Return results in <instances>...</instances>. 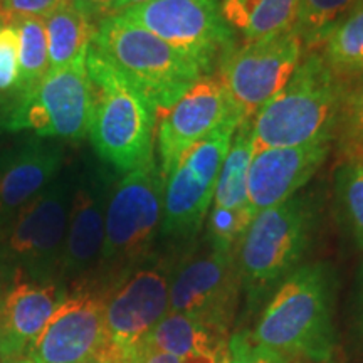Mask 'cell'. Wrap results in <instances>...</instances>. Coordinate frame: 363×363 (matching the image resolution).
<instances>
[{
	"label": "cell",
	"mask_w": 363,
	"mask_h": 363,
	"mask_svg": "<svg viewBox=\"0 0 363 363\" xmlns=\"http://www.w3.org/2000/svg\"><path fill=\"white\" fill-rule=\"evenodd\" d=\"M93 113L88 136L99 160L120 174L155 158L157 110L93 44L86 54Z\"/></svg>",
	"instance_id": "6da1fadb"
},
{
	"label": "cell",
	"mask_w": 363,
	"mask_h": 363,
	"mask_svg": "<svg viewBox=\"0 0 363 363\" xmlns=\"http://www.w3.org/2000/svg\"><path fill=\"white\" fill-rule=\"evenodd\" d=\"M333 278L323 262L299 266L278 286L252 338L283 357L330 362L335 348Z\"/></svg>",
	"instance_id": "7a4b0ae2"
},
{
	"label": "cell",
	"mask_w": 363,
	"mask_h": 363,
	"mask_svg": "<svg viewBox=\"0 0 363 363\" xmlns=\"http://www.w3.org/2000/svg\"><path fill=\"white\" fill-rule=\"evenodd\" d=\"M343 79L320 51L301 57L283 89L252 118L254 152L331 143L337 136Z\"/></svg>",
	"instance_id": "3957f363"
},
{
	"label": "cell",
	"mask_w": 363,
	"mask_h": 363,
	"mask_svg": "<svg viewBox=\"0 0 363 363\" xmlns=\"http://www.w3.org/2000/svg\"><path fill=\"white\" fill-rule=\"evenodd\" d=\"M165 177L157 158L111 185L104 214V244L94 283L101 288L152 259L162 230Z\"/></svg>",
	"instance_id": "277c9868"
},
{
	"label": "cell",
	"mask_w": 363,
	"mask_h": 363,
	"mask_svg": "<svg viewBox=\"0 0 363 363\" xmlns=\"http://www.w3.org/2000/svg\"><path fill=\"white\" fill-rule=\"evenodd\" d=\"M91 44L142 91L157 115L179 101L203 76L195 62L120 13L98 22Z\"/></svg>",
	"instance_id": "5b68a950"
},
{
	"label": "cell",
	"mask_w": 363,
	"mask_h": 363,
	"mask_svg": "<svg viewBox=\"0 0 363 363\" xmlns=\"http://www.w3.org/2000/svg\"><path fill=\"white\" fill-rule=\"evenodd\" d=\"M315 222V207L299 195L254 216L238 249L240 283L249 298L259 299L299 267Z\"/></svg>",
	"instance_id": "8992f818"
},
{
	"label": "cell",
	"mask_w": 363,
	"mask_h": 363,
	"mask_svg": "<svg viewBox=\"0 0 363 363\" xmlns=\"http://www.w3.org/2000/svg\"><path fill=\"white\" fill-rule=\"evenodd\" d=\"M174 264L153 256L104 288V348L98 363H133L170 308Z\"/></svg>",
	"instance_id": "52a82bcc"
},
{
	"label": "cell",
	"mask_w": 363,
	"mask_h": 363,
	"mask_svg": "<svg viewBox=\"0 0 363 363\" xmlns=\"http://www.w3.org/2000/svg\"><path fill=\"white\" fill-rule=\"evenodd\" d=\"M91 113L93 88L83 57L61 69H49L35 88L4 104L0 130L78 142L88 136Z\"/></svg>",
	"instance_id": "ba28073f"
},
{
	"label": "cell",
	"mask_w": 363,
	"mask_h": 363,
	"mask_svg": "<svg viewBox=\"0 0 363 363\" xmlns=\"http://www.w3.org/2000/svg\"><path fill=\"white\" fill-rule=\"evenodd\" d=\"M120 16L172 45L203 76H214L235 48V34L219 0H147Z\"/></svg>",
	"instance_id": "9c48e42d"
},
{
	"label": "cell",
	"mask_w": 363,
	"mask_h": 363,
	"mask_svg": "<svg viewBox=\"0 0 363 363\" xmlns=\"http://www.w3.org/2000/svg\"><path fill=\"white\" fill-rule=\"evenodd\" d=\"M242 120L229 118L195 143L165 177L160 238L189 242L201 233L214 199L217 177Z\"/></svg>",
	"instance_id": "30bf717a"
},
{
	"label": "cell",
	"mask_w": 363,
	"mask_h": 363,
	"mask_svg": "<svg viewBox=\"0 0 363 363\" xmlns=\"http://www.w3.org/2000/svg\"><path fill=\"white\" fill-rule=\"evenodd\" d=\"M74 179L61 175L17 212L0 233L4 256L22 278L56 281L65 249Z\"/></svg>",
	"instance_id": "8fae6325"
},
{
	"label": "cell",
	"mask_w": 363,
	"mask_h": 363,
	"mask_svg": "<svg viewBox=\"0 0 363 363\" xmlns=\"http://www.w3.org/2000/svg\"><path fill=\"white\" fill-rule=\"evenodd\" d=\"M303 49L291 29L235 45L227 54L217 72L240 120L256 116L284 88L301 61Z\"/></svg>",
	"instance_id": "7c38bea8"
},
{
	"label": "cell",
	"mask_w": 363,
	"mask_h": 363,
	"mask_svg": "<svg viewBox=\"0 0 363 363\" xmlns=\"http://www.w3.org/2000/svg\"><path fill=\"white\" fill-rule=\"evenodd\" d=\"M238 252L199 251L177 262L170 279V313L190 316L229 333L238 306Z\"/></svg>",
	"instance_id": "4fadbf2b"
},
{
	"label": "cell",
	"mask_w": 363,
	"mask_h": 363,
	"mask_svg": "<svg viewBox=\"0 0 363 363\" xmlns=\"http://www.w3.org/2000/svg\"><path fill=\"white\" fill-rule=\"evenodd\" d=\"M72 189L67 229L59 264L57 283L69 289L94 283L104 244V214L111 175L106 169L88 165Z\"/></svg>",
	"instance_id": "5bb4252c"
},
{
	"label": "cell",
	"mask_w": 363,
	"mask_h": 363,
	"mask_svg": "<svg viewBox=\"0 0 363 363\" xmlns=\"http://www.w3.org/2000/svg\"><path fill=\"white\" fill-rule=\"evenodd\" d=\"M104 348V289H69L30 348L35 363H98Z\"/></svg>",
	"instance_id": "9a60e30c"
},
{
	"label": "cell",
	"mask_w": 363,
	"mask_h": 363,
	"mask_svg": "<svg viewBox=\"0 0 363 363\" xmlns=\"http://www.w3.org/2000/svg\"><path fill=\"white\" fill-rule=\"evenodd\" d=\"M157 116H160L155 128L157 163L167 177L195 143L238 113L219 78L202 76L179 101Z\"/></svg>",
	"instance_id": "2e32d148"
},
{
	"label": "cell",
	"mask_w": 363,
	"mask_h": 363,
	"mask_svg": "<svg viewBox=\"0 0 363 363\" xmlns=\"http://www.w3.org/2000/svg\"><path fill=\"white\" fill-rule=\"evenodd\" d=\"M330 150L331 143H313L254 152L247 175V202L252 214L296 195L320 170Z\"/></svg>",
	"instance_id": "e0dca14e"
},
{
	"label": "cell",
	"mask_w": 363,
	"mask_h": 363,
	"mask_svg": "<svg viewBox=\"0 0 363 363\" xmlns=\"http://www.w3.org/2000/svg\"><path fill=\"white\" fill-rule=\"evenodd\" d=\"M62 163L65 147L39 136L0 155V233L22 207L57 179Z\"/></svg>",
	"instance_id": "ac0fdd59"
},
{
	"label": "cell",
	"mask_w": 363,
	"mask_h": 363,
	"mask_svg": "<svg viewBox=\"0 0 363 363\" xmlns=\"http://www.w3.org/2000/svg\"><path fill=\"white\" fill-rule=\"evenodd\" d=\"M61 283H40L16 274V281L0 299V358L13 360L29 355L30 348L56 308L66 298Z\"/></svg>",
	"instance_id": "d6986e66"
},
{
	"label": "cell",
	"mask_w": 363,
	"mask_h": 363,
	"mask_svg": "<svg viewBox=\"0 0 363 363\" xmlns=\"http://www.w3.org/2000/svg\"><path fill=\"white\" fill-rule=\"evenodd\" d=\"M229 333L180 313H167L145 347L177 357L180 363H227Z\"/></svg>",
	"instance_id": "ffe728a7"
},
{
	"label": "cell",
	"mask_w": 363,
	"mask_h": 363,
	"mask_svg": "<svg viewBox=\"0 0 363 363\" xmlns=\"http://www.w3.org/2000/svg\"><path fill=\"white\" fill-rule=\"evenodd\" d=\"M222 16L244 43L291 30L298 0H219Z\"/></svg>",
	"instance_id": "44dd1931"
},
{
	"label": "cell",
	"mask_w": 363,
	"mask_h": 363,
	"mask_svg": "<svg viewBox=\"0 0 363 363\" xmlns=\"http://www.w3.org/2000/svg\"><path fill=\"white\" fill-rule=\"evenodd\" d=\"M254 155L252 118L242 120L234 131L230 148L217 177L212 206L220 211L251 212L247 202V175Z\"/></svg>",
	"instance_id": "7402d4cb"
},
{
	"label": "cell",
	"mask_w": 363,
	"mask_h": 363,
	"mask_svg": "<svg viewBox=\"0 0 363 363\" xmlns=\"http://www.w3.org/2000/svg\"><path fill=\"white\" fill-rule=\"evenodd\" d=\"M49 69H61L86 57L96 26L74 4L67 2L44 19Z\"/></svg>",
	"instance_id": "603a6c76"
},
{
	"label": "cell",
	"mask_w": 363,
	"mask_h": 363,
	"mask_svg": "<svg viewBox=\"0 0 363 363\" xmlns=\"http://www.w3.org/2000/svg\"><path fill=\"white\" fill-rule=\"evenodd\" d=\"M321 49V56L338 78L363 74V0L331 30Z\"/></svg>",
	"instance_id": "cb8c5ba5"
},
{
	"label": "cell",
	"mask_w": 363,
	"mask_h": 363,
	"mask_svg": "<svg viewBox=\"0 0 363 363\" xmlns=\"http://www.w3.org/2000/svg\"><path fill=\"white\" fill-rule=\"evenodd\" d=\"M19 35V81L16 96L35 88L49 72V52L45 24L40 17H11Z\"/></svg>",
	"instance_id": "d4e9b609"
},
{
	"label": "cell",
	"mask_w": 363,
	"mask_h": 363,
	"mask_svg": "<svg viewBox=\"0 0 363 363\" xmlns=\"http://www.w3.org/2000/svg\"><path fill=\"white\" fill-rule=\"evenodd\" d=\"M360 0H298L293 33L308 51H318Z\"/></svg>",
	"instance_id": "484cf974"
},
{
	"label": "cell",
	"mask_w": 363,
	"mask_h": 363,
	"mask_svg": "<svg viewBox=\"0 0 363 363\" xmlns=\"http://www.w3.org/2000/svg\"><path fill=\"white\" fill-rule=\"evenodd\" d=\"M335 201L357 246L363 249V155L350 153L335 170Z\"/></svg>",
	"instance_id": "4316f807"
},
{
	"label": "cell",
	"mask_w": 363,
	"mask_h": 363,
	"mask_svg": "<svg viewBox=\"0 0 363 363\" xmlns=\"http://www.w3.org/2000/svg\"><path fill=\"white\" fill-rule=\"evenodd\" d=\"M350 153L363 150V74L343 79L337 136Z\"/></svg>",
	"instance_id": "83f0119b"
},
{
	"label": "cell",
	"mask_w": 363,
	"mask_h": 363,
	"mask_svg": "<svg viewBox=\"0 0 363 363\" xmlns=\"http://www.w3.org/2000/svg\"><path fill=\"white\" fill-rule=\"evenodd\" d=\"M19 81V35L11 22L0 27V104H7L17 93Z\"/></svg>",
	"instance_id": "f1b7e54d"
},
{
	"label": "cell",
	"mask_w": 363,
	"mask_h": 363,
	"mask_svg": "<svg viewBox=\"0 0 363 363\" xmlns=\"http://www.w3.org/2000/svg\"><path fill=\"white\" fill-rule=\"evenodd\" d=\"M227 363H289L281 353L257 343L247 331L230 335Z\"/></svg>",
	"instance_id": "f546056e"
},
{
	"label": "cell",
	"mask_w": 363,
	"mask_h": 363,
	"mask_svg": "<svg viewBox=\"0 0 363 363\" xmlns=\"http://www.w3.org/2000/svg\"><path fill=\"white\" fill-rule=\"evenodd\" d=\"M69 0H0V17H40L45 19Z\"/></svg>",
	"instance_id": "4dcf8cb0"
},
{
	"label": "cell",
	"mask_w": 363,
	"mask_h": 363,
	"mask_svg": "<svg viewBox=\"0 0 363 363\" xmlns=\"http://www.w3.org/2000/svg\"><path fill=\"white\" fill-rule=\"evenodd\" d=\"M81 12L86 13L94 24L111 16V9L116 0H71Z\"/></svg>",
	"instance_id": "1f68e13d"
},
{
	"label": "cell",
	"mask_w": 363,
	"mask_h": 363,
	"mask_svg": "<svg viewBox=\"0 0 363 363\" xmlns=\"http://www.w3.org/2000/svg\"><path fill=\"white\" fill-rule=\"evenodd\" d=\"M133 363H180V360L167 352L157 350V348L152 347H143Z\"/></svg>",
	"instance_id": "d6a6232c"
},
{
	"label": "cell",
	"mask_w": 363,
	"mask_h": 363,
	"mask_svg": "<svg viewBox=\"0 0 363 363\" xmlns=\"http://www.w3.org/2000/svg\"><path fill=\"white\" fill-rule=\"evenodd\" d=\"M357 325L363 337V264L358 274V293H357Z\"/></svg>",
	"instance_id": "836d02e7"
},
{
	"label": "cell",
	"mask_w": 363,
	"mask_h": 363,
	"mask_svg": "<svg viewBox=\"0 0 363 363\" xmlns=\"http://www.w3.org/2000/svg\"><path fill=\"white\" fill-rule=\"evenodd\" d=\"M143 2H147V0H116L115 6L111 9V16H116V13H121L123 11H126V9L140 6V4Z\"/></svg>",
	"instance_id": "e575fe53"
},
{
	"label": "cell",
	"mask_w": 363,
	"mask_h": 363,
	"mask_svg": "<svg viewBox=\"0 0 363 363\" xmlns=\"http://www.w3.org/2000/svg\"><path fill=\"white\" fill-rule=\"evenodd\" d=\"M2 363H35L30 360L29 357H21V358H13V360H4Z\"/></svg>",
	"instance_id": "d590c367"
},
{
	"label": "cell",
	"mask_w": 363,
	"mask_h": 363,
	"mask_svg": "<svg viewBox=\"0 0 363 363\" xmlns=\"http://www.w3.org/2000/svg\"><path fill=\"white\" fill-rule=\"evenodd\" d=\"M4 26V19H2V17H0V27H2Z\"/></svg>",
	"instance_id": "8d00e7d4"
},
{
	"label": "cell",
	"mask_w": 363,
	"mask_h": 363,
	"mask_svg": "<svg viewBox=\"0 0 363 363\" xmlns=\"http://www.w3.org/2000/svg\"><path fill=\"white\" fill-rule=\"evenodd\" d=\"M325 363H333V360H330V362H325Z\"/></svg>",
	"instance_id": "74e56055"
}]
</instances>
